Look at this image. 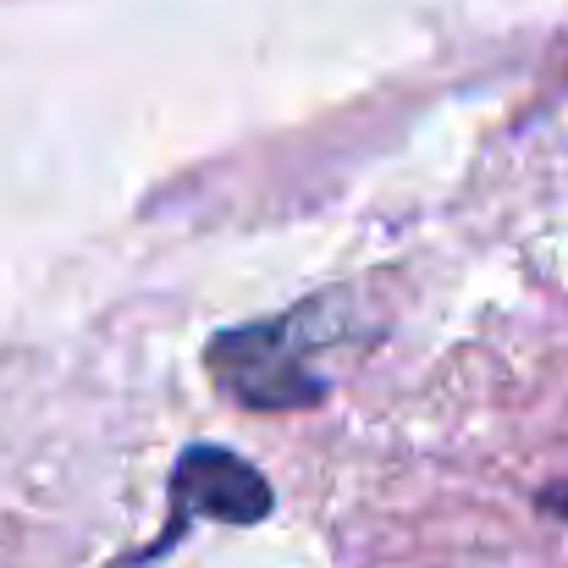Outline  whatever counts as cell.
Wrapping results in <instances>:
<instances>
[{"label": "cell", "mask_w": 568, "mask_h": 568, "mask_svg": "<svg viewBox=\"0 0 568 568\" xmlns=\"http://www.w3.org/2000/svg\"><path fill=\"white\" fill-rule=\"evenodd\" d=\"M304 321H310V304L282 315V321H260V326H243V332H226L210 343L204 365L215 371L221 392L243 408H260V414H287V408H310L326 397V381L304 365V348L315 343H332L326 332L321 337H304Z\"/></svg>", "instance_id": "1"}, {"label": "cell", "mask_w": 568, "mask_h": 568, "mask_svg": "<svg viewBox=\"0 0 568 568\" xmlns=\"http://www.w3.org/2000/svg\"><path fill=\"white\" fill-rule=\"evenodd\" d=\"M271 480L237 458L232 447H189L172 469V514L183 519H221V525H260L271 514Z\"/></svg>", "instance_id": "2"}]
</instances>
